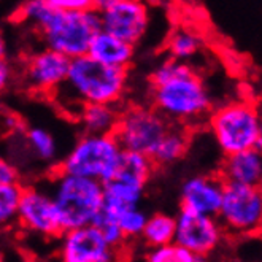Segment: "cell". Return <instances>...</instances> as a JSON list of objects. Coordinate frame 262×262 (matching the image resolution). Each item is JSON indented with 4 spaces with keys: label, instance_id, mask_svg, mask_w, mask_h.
I'll return each mask as SVG.
<instances>
[{
    "label": "cell",
    "instance_id": "cell-31",
    "mask_svg": "<svg viewBox=\"0 0 262 262\" xmlns=\"http://www.w3.org/2000/svg\"><path fill=\"white\" fill-rule=\"evenodd\" d=\"M0 260H4V253H2V250H0Z\"/></svg>",
    "mask_w": 262,
    "mask_h": 262
},
{
    "label": "cell",
    "instance_id": "cell-24",
    "mask_svg": "<svg viewBox=\"0 0 262 262\" xmlns=\"http://www.w3.org/2000/svg\"><path fill=\"white\" fill-rule=\"evenodd\" d=\"M143 257L149 262H199V260H202L192 251H189L188 248H184V246L175 242L146 248Z\"/></svg>",
    "mask_w": 262,
    "mask_h": 262
},
{
    "label": "cell",
    "instance_id": "cell-7",
    "mask_svg": "<svg viewBox=\"0 0 262 262\" xmlns=\"http://www.w3.org/2000/svg\"><path fill=\"white\" fill-rule=\"evenodd\" d=\"M216 218L227 237H256L262 224L260 186L224 183Z\"/></svg>",
    "mask_w": 262,
    "mask_h": 262
},
{
    "label": "cell",
    "instance_id": "cell-9",
    "mask_svg": "<svg viewBox=\"0 0 262 262\" xmlns=\"http://www.w3.org/2000/svg\"><path fill=\"white\" fill-rule=\"evenodd\" d=\"M100 29L121 40L138 45L151 26V8L146 0H96Z\"/></svg>",
    "mask_w": 262,
    "mask_h": 262
},
{
    "label": "cell",
    "instance_id": "cell-2",
    "mask_svg": "<svg viewBox=\"0 0 262 262\" xmlns=\"http://www.w3.org/2000/svg\"><path fill=\"white\" fill-rule=\"evenodd\" d=\"M129 70L100 64L88 54L70 59L66 81L51 99L69 115H76L86 103H112L122 106L127 94Z\"/></svg>",
    "mask_w": 262,
    "mask_h": 262
},
{
    "label": "cell",
    "instance_id": "cell-28",
    "mask_svg": "<svg viewBox=\"0 0 262 262\" xmlns=\"http://www.w3.org/2000/svg\"><path fill=\"white\" fill-rule=\"evenodd\" d=\"M48 5L54 10L60 11H81L92 10L96 5V0H46Z\"/></svg>",
    "mask_w": 262,
    "mask_h": 262
},
{
    "label": "cell",
    "instance_id": "cell-10",
    "mask_svg": "<svg viewBox=\"0 0 262 262\" xmlns=\"http://www.w3.org/2000/svg\"><path fill=\"white\" fill-rule=\"evenodd\" d=\"M16 226L29 234L48 240H54L62 234L54 200L48 189L40 184H23Z\"/></svg>",
    "mask_w": 262,
    "mask_h": 262
},
{
    "label": "cell",
    "instance_id": "cell-27",
    "mask_svg": "<svg viewBox=\"0 0 262 262\" xmlns=\"http://www.w3.org/2000/svg\"><path fill=\"white\" fill-rule=\"evenodd\" d=\"M21 178L23 173L19 167L11 162L8 158L0 156V184H16L21 183Z\"/></svg>",
    "mask_w": 262,
    "mask_h": 262
},
{
    "label": "cell",
    "instance_id": "cell-23",
    "mask_svg": "<svg viewBox=\"0 0 262 262\" xmlns=\"http://www.w3.org/2000/svg\"><path fill=\"white\" fill-rule=\"evenodd\" d=\"M23 184H0V232L16 226Z\"/></svg>",
    "mask_w": 262,
    "mask_h": 262
},
{
    "label": "cell",
    "instance_id": "cell-5",
    "mask_svg": "<svg viewBox=\"0 0 262 262\" xmlns=\"http://www.w3.org/2000/svg\"><path fill=\"white\" fill-rule=\"evenodd\" d=\"M99 30L100 19L94 8L81 11H60L51 8L37 26L35 32L45 48L73 59L88 54L89 45Z\"/></svg>",
    "mask_w": 262,
    "mask_h": 262
},
{
    "label": "cell",
    "instance_id": "cell-20",
    "mask_svg": "<svg viewBox=\"0 0 262 262\" xmlns=\"http://www.w3.org/2000/svg\"><path fill=\"white\" fill-rule=\"evenodd\" d=\"M204 48V40L195 30L188 27H178L167 38V53L170 59L189 62Z\"/></svg>",
    "mask_w": 262,
    "mask_h": 262
},
{
    "label": "cell",
    "instance_id": "cell-25",
    "mask_svg": "<svg viewBox=\"0 0 262 262\" xmlns=\"http://www.w3.org/2000/svg\"><path fill=\"white\" fill-rule=\"evenodd\" d=\"M146 213L143 210L137 207H130V208H126L124 211H121L116 218V223L121 229L122 235L126 237L127 243L130 240H138L140 238V234L145 227V223H146Z\"/></svg>",
    "mask_w": 262,
    "mask_h": 262
},
{
    "label": "cell",
    "instance_id": "cell-29",
    "mask_svg": "<svg viewBox=\"0 0 262 262\" xmlns=\"http://www.w3.org/2000/svg\"><path fill=\"white\" fill-rule=\"evenodd\" d=\"M13 80V67L11 64L5 59H0V94L10 86Z\"/></svg>",
    "mask_w": 262,
    "mask_h": 262
},
{
    "label": "cell",
    "instance_id": "cell-13",
    "mask_svg": "<svg viewBox=\"0 0 262 262\" xmlns=\"http://www.w3.org/2000/svg\"><path fill=\"white\" fill-rule=\"evenodd\" d=\"M70 59L50 48L29 54L23 64V81L29 91L53 96L67 78Z\"/></svg>",
    "mask_w": 262,
    "mask_h": 262
},
{
    "label": "cell",
    "instance_id": "cell-30",
    "mask_svg": "<svg viewBox=\"0 0 262 262\" xmlns=\"http://www.w3.org/2000/svg\"><path fill=\"white\" fill-rule=\"evenodd\" d=\"M7 56H8V43L4 32L0 30V59H5Z\"/></svg>",
    "mask_w": 262,
    "mask_h": 262
},
{
    "label": "cell",
    "instance_id": "cell-22",
    "mask_svg": "<svg viewBox=\"0 0 262 262\" xmlns=\"http://www.w3.org/2000/svg\"><path fill=\"white\" fill-rule=\"evenodd\" d=\"M140 240L145 248L175 242V216L167 213H154L148 216L140 234Z\"/></svg>",
    "mask_w": 262,
    "mask_h": 262
},
{
    "label": "cell",
    "instance_id": "cell-12",
    "mask_svg": "<svg viewBox=\"0 0 262 262\" xmlns=\"http://www.w3.org/2000/svg\"><path fill=\"white\" fill-rule=\"evenodd\" d=\"M57 240V254L64 262H110L121 259L122 254L108 245L96 224L67 229Z\"/></svg>",
    "mask_w": 262,
    "mask_h": 262
},
{
    "label": "cell",
    "instance_id": "cell-11",
    "mask_svg": "<svg viewBox=\"0 0 262 262\" xmlns=\"http://www.w3.org/2000/svg\"><path fill=\"white\" fill-rule=\"evenodd\" d=\"M227 238L216 216L181 210L175 216V243L188 248L200 259L218 251Z\"/></svg>",
    "mask_w": 262,
    "mask_h": 262
},
{
    "label": "cell",
    "instance_id": "cell-15",
    "mask_svg": "<svg viewBox=\"0 0 262 262\" xmlns=\"http://www.w3.org/2000/svg\"><path fill=\"white\" fill-rule=\"evenodd\" d=\"M224 183L260 186L262 181V154L257 148L243 149L232 154H224L218 170Z\"/></svg>",
    "mask_w": 262,
    "mask_h": 262
},
{
    "label": "cell",
    "instance_id": "cell-6",
    "mask_svg": "<svg viewBox=\"0 0 262 262\" xmlns=\"http://www.w3.org/2000/svg\"><path fill=\"white\" fill-rule=\"evenodd\" d=\"M119 154L121 146L113 134H83L56 168L105 183L113 175Z\"/></svg>",
    "mask_w": 262,
    "mask_h": 262
},
{
    "label": "cell",
    "instance_id": "cell-8",
    "mask_svg": "<svg viewBox=\"0 0 262 262\" xmlns=\"http://www.w3.org/2000/svg\"><path fill=\"white\" fill-rule=\"evenodd\" d=\"M170 121L151 105H122L113 135L121 149L151 156Z\"/></svg>",
    "mask_w": 262,
    "mask_h": 262
},
{
    "label": "cell",
    "instance_id": "cell-17",
    "mask_svg": "<svg viewBox=\"0 0 262 262\" xmlns=\"http://www.w3.org/2000/svg\"><path fill=\"white\" fill-rule=\"evenodd\" d=\"M191 143V129L178 124V122H170L161 140L158 142L156 148L151 152V161L156 167H168L178 162L184 158V154L189 149Z\"/></svg>",
    "mask_w": 262,
    "mask_h": 262
},
{
    "label": "cell",
    "instance_id": "cell-18",
    "mask_svg": "<svg viewBox=\"0 0 262 262\" xmlns=\"http://www.w3.org/2000/svg\"><path fill=\"white\" fill-rule=\"evenodd\" d=\"M121 106L112 103H86L75 115L83 134H113L119 118Z\"/></svg>",
    "mask_w": 262,
    "mask_h": 262
},
{
    "label": "cell",
    "instance_id": "cell-19",
    "mask_svg": "<svg viewBox=\"0 0 262 262\" xmlns=\"http://www.w3.org/2000/svg\"><path fill=\"white\" fill-rule=\"evenodd\" d=\"M156 168L158 167L154 165L151 158L146 156V154L121 149L118 164H116L115 172L110 178L122 180V181H127V183L146 188V184L152 178Z\"/></svg>",
    "mask_w": 262,
    "mask_h": 262
},
{
    "label": "cell",
    "instance_id": "cell-26",
    "mask_svg": "<svg viewBox=\"0 0 262 262\" xmlns=\"http://www.w3.org/2000/svg\"><path fill=\"white\" fill-rule=\"evenodd\" d=\"M50 10L51 7L46 0H26L16 13V19L35 30L37 26L45 19L46 14L50 13Z\"/></svg>",
    "mask_w": 262,
    "mask_h": 262
},
{
    "label": "cell",
    "instance_id": "cell-14",
    "mask_svg": "<svg viewBox=\"0 0 262 262\" xmlns=\"http://www.w3.org/2000/svg\"><path fill=\"white\" fill-rule=\"evenodd\" d=\"M224 191V180L220 173L195 175L183 183L181 210L216 216Z\"/></svg>",
    "mask_w": 262,
    "mask_h": 262
},
{
    "label": "cell",
    "instance_id": "cell-4",
    "mask_svg": "<svg viewBox=\"0 0 262 262\" xmlns=\"http://www.w3.org/2000/svg\"><path fill=\"white\" fill-rule=\"evenodd\" d=\"M207 127L223 154L257 148L262 143V124L257 105L250 100H232L211 108Z\"/></svg>",
    "mask_w": 262,
    "mask_h": 262
},
{
    "label": "cell",
    "instance_id": "cell-1",
    "mask_svg": "<svg viewBox=\"0 0 262 262\" xmlns=\"http://www.w3.org/2000/svg\"><path fill=\"white\" fill-rule=\"evenodd\" d=\"M149 105L170 122L205 124L213 99L204 78L189 62L168 57L149 75Z\"/></svg>",
    "mask_w": 262,
    "mask_h": 262
},
{
    "label": "cell",
    "instance_id": "cell-21",
    "mask_svg": "<svg viewBox=\"0 0 262 262\" xmlns=\"http://www.w3.org/2000/svg\"><path fill=\"white\" fill-rule=\"evenodd\" d=\"M23 142L30 158L43 164H53L57 158V142L54 135L43 127L23 130Z\"/></svg>",
    "mask_w": 262,
    "mask_h": 262
},
{
    "label": "cell",
    "instance_id": "cell-3",
    "mask_svg": "<svg viewBox=\"0 0 262 262\" xmlns=\"http://www.w3.org/2000/svg\"><path fill=\"white\" fill-rule=\"evenodd\" d=\"M59 214L62 232L84 224H92L103 204V186L97 180L54 170L48 188Z\"/></svg>",
    "mask_w": 262,
    "mask_h": 262
},
{
    "label": "cell",
    "instance_id": "cell-16",
    "mask_svg": "<svg viewBox=\"0 0 262 262\" xmlns=\"http://www.w3.org/2000/svg\"><path fill=\"white\" fill-rule=\"evenodd\" d=\"M88 56L108 67L129 70L135 57V45L100 29L89 45Z\"/></svg>",
    "mask_w": 262,
    "mask_h": 262
}]
</instances>
